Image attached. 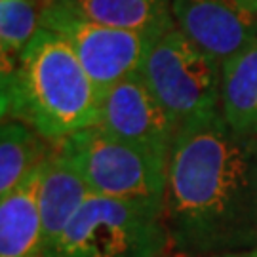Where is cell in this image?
<instances>
[{"label":"cell","mask_w":257,"mask_h":257,"mask_svg":"<svg viewBox=\"0 0 257 257\" xmlns=\"http://www.w3.org/2000/svg\"><path fill=\"white\" fill-rule=\"evenodd\" d=\"M238 2H242L244 6H248L249 10H253V12H257V0H238Z\"/></svg>","instance_id":"2e32d148"},{"label":"cell","mask_w":257,"mask_h":257,"mask_svg":"<svg viewBox=\"0 0 257 257\" xmlns=\"http://www.w3.org/2000/svg\"><path fill=\"white\" fill-rule=\"evenodd\" d=\"M55 149L80 174L92 194L164 202L170 156L120 139L99 126L57 141Z\"/></svg>","instance_id":"277c9868"},{"label":"cell","mask_w":257,"mask_h":257,"mask_svg":"<svg viewBox=\"0 0 257 257\" xmlns=\"http://www.w3.org/2000/svg\"><path fill=\"white\" fill-rule=\"evenodd\" d=\"M172 14L177 27L219 63L257 40V12L238 0H172Z\"/></svg>","instance_id":"ba28073f"},{"label":"cell","mask_w":257,"mask_h":257,"mask_svg":"<svg viewBox=\"0 0 257 257\" xmlns=\"http://www.w3.org/2000/svg\"><path fill=\"white\" fill-rule=\"evenodd\" d=\"M95 126L164 156H170L179 130V124L156 99L139 71L99 93Z\"/></svg>","instance_id":"52a82bcc"},{"label":"cell","mask_w":257,"mask_h":257,"mask_svg":"<svg viewBox=\"0 0 257 257\" xmlns=\"http://www.w3.org/2000/svg\"><path fill=\"white\" fill-rule=\"evenodd\" d=\"M164 219L183 257L257 246V136L213 110L183 122L168 162Z\"/></svg>","instance_id":"6da1fadb"},{"label":"cell","mask_w":257,"mask_h":257,"mask_svg":"<svg viewBox=\"0 0 257 257\" xmlns=\"http://www.w3.org/2000/svg\"><path fill=\"white\" fill-rule=\"evenodd\" d=\"M211 257H257V248L242 249V251H230V253H219V255H211Z\"/></svg>","instance_id":"9a60e30c"},{"label":"cell","mask_w":257,"mask_h":257,"mask_svg":"<svg viewBox=\"0 0 257 257\" xmlns=\"http://www.w3.org/2000/svg\"><path fill=\"white\" fill-rule=\"evenodd\" d=\"M42 170L44 162L0 202V257H46L40 215Z\"/></svg>","instance_id":"9c48e42d"},{"label":"cell","mask_w":257,"mask_h":257,"mask_svg":"<svg viewBox=\"0 0 257 257\" xmlns=\"http://www.w3.org/2000/svg\"><path fill=\"white\" fill-rule=\"evenodd\" d=\"M164 202L90 194L48 257H166Z\"/></svg>","instance_id":"3957f363"},{"label":"cell","mask_w":257,"mask_h":257,"mask_svg":"<svg viewBox=\"0 0 257 257\" xmlns=\"http://www.w3.org/2000/svg\"><path fill=\"white\" fill-rule=\"evenodd\" d=\"M99 92L71 46L38 29L14 71L2 74V120H19L48 141L97 124Z\"/></svg>","instance_id":"7a4b0ae2"},{"label":"cell","mask_w":257,"mask_h":257,"mask_svg":"<svg viewBox=\"0 0 257 257\" xmlns=\"http://www.w3.org/2000/svg\"><path fill=\"white\" fill-rule=\"evenodd\" d=\"M80 18L160 38L175 27L172 0H55Z\"/></svg>","instance_id":"8fae6325"},{"label":"cell","mask_w":257,"mask_h":257,"mask_svg":"<svg viewBox=\"0 0 257 257\" xmlns=\"http://www.w3.org/2000/svg\"><path fill=\"white\" fill-rule=\"evenodd\" d=\"M166 257H183V255H179V253H175V255H166Z\"/></svg>","instance_id":"e0dca14e"},{"label":"cell","mask_w":257,"mask_h":257,"mask_svg":"<svg viewBox=\"0 0 257 257\" xmlns=\"http://www.w3.org/2000/svg\"><path fill=\"white\" fill-rule=\"evenodd\" d=\"M40 27L61 37L71 46L97 92L138 73L156 38L124 29L93 23L46 0L40 8Z\"/></svg>","instance_id":"8992f818"},{"label":"cell","mask_w":257,"mask_h":257,"mask_svg":"<svg viewBox=\"0 0 257 257\" xmlns=\"http://www.w3.org/2000/svg\"><path fill=\"white\" fill-rule=\"evenodd\" d=\"M40 29L35 0H0V54L2 74L16 69L23 50Z\"/></svg>","instance_id":"5bb4252c"},{"label":"cell","mask_w":257,"mask_h":257,"mask_svg":"<svg viewBox=\"0 0 257 257\" xmlns=\"http://www.w3.org/2000/svg\"><path fill=\"white\" fill-rule=\"evenodd\" d=\"M221 112L238 134L257 136V40L221 63Z\"/></svg>","instance_id":"7c38bea8"},{"label":"cell","mask_w":257,"mask_h":257,"mask_svg":"<svg viewBox=\"0 0 257 257\" xmlns=\"http://www.w3.org/2000/svg\"><path fill=\"white\" fill-rule=\"evenodd\" d=\"M38 132L19 122L2 120L0 128V198L8 196L50 155Z\"/></svg>","instance_id":"4fadbf2b"},{"label":"cell","mask_w":257,"mask_h":257,"mask_svg":"<svg viewBox=\"0 0 257 257\" xmlns=\"http://www.w3.org/2000/svg\"><path fill=\"white\" fill-rule=\"evenodd\" d=\"M90 187L57 149L44 160L40 181V215L46 257L54 251L65 229L90 198Z\"/></svg>","instance_id":"30bf717a"},{"label":"cell","mask_w":257,"mask_h":257,"mask_svg":"<svg viewBox=\"0 0 257 257\" xmlns=\"http://www.w3.org/2000/svg\"><path fill=\"white\" fill-rule=\"evenodd\" d=\"M139 73L179 126L219 110L221 63L177 25L153 42Z\"/></svg>","instance_id":"5b68a950"}]
</instances>
